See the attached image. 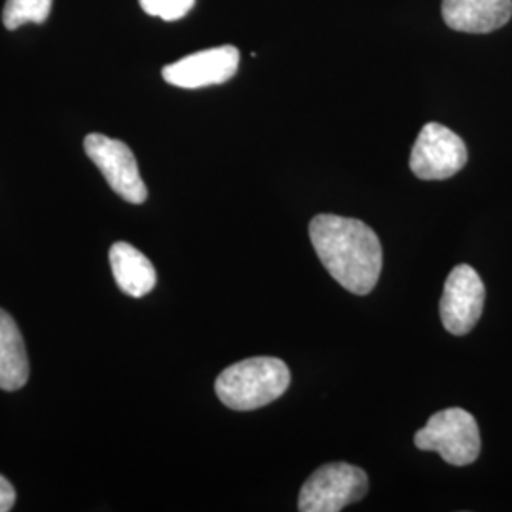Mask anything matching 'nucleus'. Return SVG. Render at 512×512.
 <instances>
[{
  "instance_id": "423d86ee",
  "label": "nucleus",
  "mask_w": 512,
  "mask_h": 512,
  "mask_svg": "<svg viewBox=\"0 0 512 512\" xmlns=\"http://www.w3.org/2000/svg\"><path fill=\"white\" fill-rule=\"evenodd\" d=\"M84 148L90 160L107 179L110 188L120 198L129 203H143L147 200V186L141 179L137 160L126 143L101 133H90L84 139Z\"/></svg>"
},
{
  "instance_id": "7ed1b4c3",
  "label": "nucleus",
  "mask_w": 512,
  "mask_h": 512,
  "mask_svg": "<svg viewBox=\"0 0 512 512\" xmlns=\"http://www.w3.org/2000/svg\"><path fill=\"white\" fill-rule=\"evenodd\" d=\"M420 450L437 452L450 465L475 463L480 454V433L473 414L463 408L437 412L414 437Z\"/></svg>"
},
{
  "instance_id": "9b49d317",
  "label": "nucleus",
  "mask_w": 512,
  "mask_h": 512,
  "mask_svg": "<svg viewBox=\"0 0 512 512\" xmlns=\"http://www.w3.org/2000/svg\"><path fill=\"white\" fill-rule=\"evenodd\" d=\"M29 380V359L16 321L0 310V389L18 391Z\"/></svg>"
},
{
  "instance_id": "f03ea898",
  "label": "nucleus",
  "mask_w": 512,
  "mask_h": 512,
  "mask_svg": "<svg viewBox=\"0 0 512 512\" xmlns=\"http://www.w3.org/2000/svg\"><path fill=\"white\" fill-rule=\"evenodd\" d=\"M291 385V370L281 359L253 357L222 370L215 391L232 410L249 412L274 403Z\"/></svg>"
},
{
  "instance_id": "20e7f679",
  "label": "nucleus",
  "mask_w": 512,
  "mask_h": 512,
  "mask_svg": "<svg viewBox=\"0 0 512 512\" xmlns=\"http://www.w3.org/2000/svg\"><path fill=\"white\" fill-rule=\"evenodd\" d=\"M368 492V476L349 463H329L304 482L298 511L340 512L346 505L361 501Z\"/></svg>"
},
{
  "instance_id": "39448f33",
  "label": "nucleus",
  "mask_w": 512,
  "mask_h": 512,
  "mask_svg": "<svg viewBox=\"0 0 512 512\" xmlns=\"http://www.w3.org/2000/svg\"><path fill=\"white\" fill-rule=\"evenodd\" d=\"M467 147L452 129L425 124L410 154V169L421 181H444L467 164Z\"/></svg>"
},
{
  "instance_id": "6e6552de",
  "label": "nucleus",
  "mask_w": 512,
  "mask_h": 512,
  "mask_svg": "<svg viewBox=\"0 0 512 512\" xmlns=\"http://www.w3.org/2000/svg\"><path fill=\"white\" fill-rule=\"evenodd\" d=\"M239 52L234 46H219L186 55L183 59L167 65L164 80L171 86L184 90H198L228 82L238 73Z\"/></svg>"
},
{
  "instance_id": "ddd939ff",
  "label": "nucleus",
  "mask_w": 512,
  "mask_h": 512,
  "mask_svg": "<svg viewBox=\"0 0 512 512\" xmlns=\"http://www.w3.org/2000/svg\"><path fill=\"white\" fill-rule=\"evenodd\" d=\"M139 2L148 16L162 18L165 21L184 18L196 4V0H139Z\"/></svg>"
},
{
  "instance_id": "f257e3e1",
  "label": "nucleus",
  "mask_w": 512,
  "mask_h": 512,
  "mask_svg": "<svg viewBox=\"0 0 512 512\" xmlns=\"http://www.w3.org/2000/svg\"><path fill=\"white\" fill-rule=\"evenodd\" d=\"M310 239L321 264L346 291L372 293L382 274L384 253L370 226L338 215H317L311 220Z\"/></svg>"
},
{
  "instance_id": "0eeeda50",
  "label": "nucleus",
  "mask_w": 512,
  "mask_h": 512,
  "mask_svg": "<svg viewBox=\"0 0 512 512\" xmlns=\"http://www.w3.org/2000/svg\"><path fill=\"white\" fill-rule=\"evenodd\" d=\"M486 300V289L475 268L459 264L448 275L440 298V319L450 334L463 336L475 329Z\"/></svg>"
},
{
  "instance_id": "9d476101",
  "label": "nucleus",
  "mask_w": 512,
  "mask_h": 512,
  "mask_svg": "<svg viewBox=\"0 0 512 512\" xmlns=\"http://www.w3.org/2000/svg\"><path fill=\"white\" fill-rule=\"evenodd\" d=\"M110 268L116 285L135 298H141L156 287V270L147 256L133 245L118 241L110 247Z\"/></svg>"
},
{
  "instance_id": "1a4fd4ad",
  "label": "nucleus",
  "mask_w": 512,
  "mask_h": 512,
  "mask_svg": "<svg viewBox=\"0 0 512 512\" xmlns=\"http://www.w3.org/2000/svg\"><path fill=\"white\" fill-rule=\"evenodd\" d=\"M511 16L512 0H442V18L459 33H492Z\"/></svg>"
},
{
  "instance_id": "f8f14e48",
  "label": "nucleus",
  "mask_w": 512,
  "mask_h": 512,
  "mask_svg": "<svg viewBox=\"0 0 512 512\" xmlns=\"http://www.w3.org/2000/svg\"><path fill=\"white\" fill-rule=\"evenodd\" d=\"M52 10V0H6L2 10V23L14 31L23 23H44Z\"/></svg>"
},
{
  "instance_id": "4468645a",
  "label": "nucleus",
  "mask_w": 512,
  "mask_h": 512,
  "mask_svg": "<svg viewBox=\"0 0 512 512\" xmlns=\"http://www.w3.org/2000/svg\"><path fill=\"white\" fill-rule=\"evenodd\" d=\"M14 503H16V490L4 476L0 475V512L12 511Z\"/></svg>"
}]
</instances>
